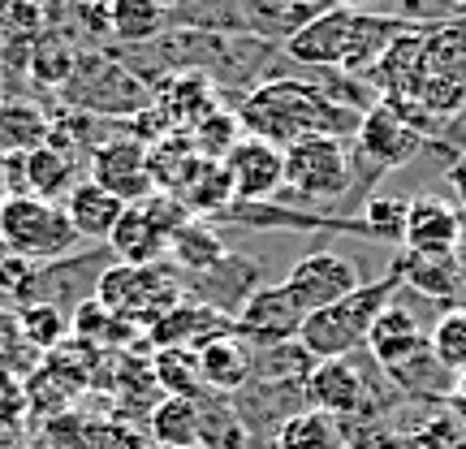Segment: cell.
Listing matches in <instances>:
<instances>
[{"instance_id": "cell-5", "label": "cell", "mask_w": 466, "mask_h": 449, "mask_svg": "<svg viewBox=\"0 0 466 449\" xmlns=\"http://www.w3.org/2000/svg\"><path fill=\"white\" fill-rule=\"evenodd\" d=\"M423 148H428V138H423L406 117H398L393 104L380 100L376 108H367L363 121H359V130H354V148H350V156H354V199H359V208L371 199V186L380 182V178H389L393 168L410 165Z\"/></svg>"}, {"instance_id": "cell-9", "label": "cell", "mask_w": 466, "mask_h": 449, "mask_svg": "<svg viewBox=\"0 0 466 449\" xmlns=\"http://www.w3.org/2000/svg\"><path fill=\"white\" fill-rule=\"evenodd\" d=\"M113 264V250L108 242L100 247H78L61 255V260H48V264H39L35 272V285H31V299L26 302H52V307H61V311H74L78 302L96 299V290H100V277L108 272ZM22 302V307H26Z\"/></svg>"}, {"instance_id": "cell-46", "label": "cell", "mask_w": 466, "mask_h": 449, "mask_svg": "<svg viewBox=\"0 0 466 449\" xmlns=\"http://www.w3.org/2000/svg\"><path fill=\"white\" fill-rule=\"evenodd\" d=\"M156 5H160V9H165V14H173V9H177V5H182V0H156Z\"/></svg>"}, {"instance_id": "cell-15", "label": "cell", "mask_w": 466, "mask_h": 449, "mask_svg": "<svg viewBox=\"0 0 466 449\" xmlns=\"http://www.w3.org/2000/svg\"><path fill=\"white\" fill-rule=\"evenodd\" d=\"M182 285H186V299L190 302H203V307H212V311L233 320L247 307L250 294H255L259 285H268V272L259 260H250L242 250H229L217 268H208L199 277H182Z\"/></svg>"}, {"instance_id": "cell-44", "label": "cell", "mask_w": 466, "mask_h": 449, "mask_svg": "<svg viewBox=\"0 0 466 449\" xmlns=\"http://www.w3.org/2000/svg\"><path fill=\"white\" fill-rule=\"evenodd\" d=\"M329 5H341V9H376L380 0H329Z\"/></svg>"}, {"instance_id": "cell-45", "label": "cell", "mask_w": 466, "mask_h": 449, "mask_svg": "<svg viewBox=\"0 0 466 449\" xmlns=\"http://www.w3.org/2000/svg\"><path fill=\"white\" fill-rule=\"evenodd\" d=\"M9 195H14V190H9V173H5V165H0V203L9 199Z\"/></svg>"}, {"instance_id": "cell-27", "label": "cell", "mask_w": 466, "mask_h": 449, "mask_svg": "<svg viewBox=\"0 0 466 449\" xmlns=\"http://www.w3.org/2000/svg\"><path fill=\"white\" fill-rule=\"evenodd\" d=\"M319 9L324 5H311V0H242V26L247 35H259L285 48V39H294Z\"/></svg>"}, {"instance_id": "cell-7", "label": "cell", "mask_w": 466, "mask_h": 449, "mask_svg": "<svg viewBox=\"0 0 466 449\" xmlns=\"http://www.w3.org/2000/svg\"><path fill=\"white\" fill-rule=\"evenodd\" d=\"M78 242L83 238L74 233L61 203L35 199V195H9L0 203V250L48 264V260L78 250Z\"/></svg>"}, {"instance_id": "cell-34", "label": "cell", "mask_w": 466, "mask_h": 449, "mask_svg": "<svg viewBox=\"0 0 466 449\" xmlns=\"http://www.w3.org/2000/svg\"><path fill=\"white\" fill-rule=\"evenodd\" d=\"M406 208H410V199H398V195H371L354 217L363 220L367 242H384V247L401 250V238H406Z\"/></svg>"}, {"instance_id": "cell-13", "label": "cell", "mask_w": 466, "mask_h": 449, "mask_svg": "<svg viewBox=\"0 0 466 449\" xmlns=\"http://www.w3.org/2000/svg\"><path fill=\"white\" fill-rule=\"evenodd\" d=\"M359 285H363L359 264L346 260V255H337V250H311V255L294 260V268L285 272V290L302 302L307 316L341 302L346 294H354Z\"/></svg>"}, {"instance_id": "cell-42", "label": "cell", "mask_w": 466, "mask_h": 449, "mask_svg": "<svg viewBox=\"0 0 466 449\" xmlns=\"http://www.w3.org/2000/svg\"><path fill=\"white\" fill-rule=\"evenodd\" d=\"M453 264H458V277H462V285H466V233H462V242L453 247Z\"/></svg>"}, {"instance_id": "cell-17", "label": "cell", "mask_w": 466, "mask_h": 449, "mask_svg": "<svg viewBox=\"0 0 466 449\" xmlns=\"http://www.w3.org/2000/svg\"><path fill=\"white\" fill-rule=\"evenodd\" d=\"M462 242V212L445 195H415L406 208V238L401 250L410 255H453Z\"/></svg>"}, {"instance_id": "cell-3", "label": "cell", "mask_w": 466, "mask_h": 449, "mask_svg": "<svg viewBox=\"0 0 466 449\" xmlns=\"http://www.w3.org/2000/svg\"><path fill=\"white\" fill-rule=\"evenodd\" d=\"M398 290H401V268H398V260H393V264L384 268V277L363 281L354 294H346L341 302L324 307V311H311V316L302 320L299 342L311 350L316 359H346V354L367 346L371 324H376V316L393 302Z\"/></svg>"}, {"instance_id": "cell-8", "label": "cell", "mask_w": 466, "mask_h": 449, "mask_svg": "<svg viewBox=\"0 0 466 449\" xmlns=\"http://www.w3.org/2000/svg\"><path fill=\"white\" fill-rule=\"evenodd\" d=\"M190 212L182 208V199L173 195H151L143 203H130L121 220H116L113 238H108V250H113L116 264H160L168 255V238L182 230Z\"/></svg>"}, {"instance_id": "cell-28", "label": "cell", "mask_w": 466, "mask_h": 449, "mask_svg": "<svg viewBox=\"0 0 466 449\" xmlns=\"http://www.w3.org/2000/svg\"><path fill=\"white\" fill-rule=\"evenodd\" d=\"M147 433L160 449H199L203 445V419L199 398H160L147 411Z\"/></svg>"}, {"instance_id": "cell-19", "label": "cell", "mask_w": 466, "mask_h": 449, "mask_svg": "<svg viewBox=\"0 0 466 449\" xmlns=\"http://www.w3.org/2000/svg\"><path fill=\"white\" fill-rule=\"evenodd\" d=\"M233 320L220 316V311H212V307H203V302H190L182 299L173 311H165V316L156 320L147 329V346L160 350V346H182V350H199L208 346L212 337L229 333Z\"/></svg>"}, {"instance_id": "cell-4", "label": "cell", "mask_w": 466, "mask_h": 449, "mask_svg": "<svg viewBox=\"0 0 466 449\" xmlns=\"http://www.w3.org/2000/svg\"><path fill=\"white\" fill-rule=\"evenodd\" d=\"M96 299L113 316H121L126 324L147 333L156 320L186 299V285H182V272L168 264V260H160V264H116L113 260L108 272L100 277Z\"/></svg>"}, {"instance_id": "cell-10", "label": "cell", "mask_w": 466, "mask_h": 449, "mask_svg": "<svg viewBox=\"0 0 466 449\" xmlns=\"http://www.w3.org/2000/svg\"><path fill=\"white\" fill-rule=\"evenodd\" d=\"M86 178L104 190H113L121 203H143L156 195V182L147 173V143H138L126 126H116L104 143L91 148Z\"/></svg>"}, {"instance_id": "cell-31", "label": "cell", "mask_w": 466, "mask_h": 449, "mask_svg": "<svg viewBox=\"0 0 466 449\" xmlns=\"http://www.w3.org/2000/svg\"><path fill=\"white\" fill-rule=\"evenodd\" d=\"M277 449H350L346 423L337 415H324L316 406H307L299 415H289L277 428Z\"/></svg>"}, {"instance_id": "cell-23", "label": "cell", "mask_w": 466, "mask_h": 449, "mask_svg": "<svg viewBox=\"0 0 466 449\" xmlns=\"http://www.w3.org/2000/svg\"><path fill=\"white\" fill-rule=\"evenodd\" d=\"M384 381L393 384L398 393H406V398H423V402H450L453 389H458V376L436 359L428 342L410 350L401 363L384 367Z\"/></svg>"}, {"instance_id": "cell-48", "label": "cell", "mask_w": 466, "mask_h": 449, "mask_svg": "<svg viewBox=\"0 0 466 449\" xmlns=\"http://www.w3.org/2000/svg\"><path fill=\"white\" fill-rule=\"evenodd\" d=\"M199 449H203V445H199Z\"/></svg>"}, {"instance_id": "cell-29", "label": "cell", "mask_w": 466, "mask_h": 449, "mask_svg": "<svg viewBox=\"0 0 466 449\" xmlns=\"http://www.w3.org/2000/svg\"><path fill=\"white\" fill-rule=\"evenodd\" d=\"M22 195H35V199H48L56 203L61 195H69L74 190V173H78V160H69V156H61L56 148H35L26 151L22 160Z\"/></svg>"}, {"instance_id": "cell-35", "label": "cell", "mask_w": 466, "mask_h": 449, "mask_svg": "<svg viewBox=\"0 0 466 449\" xmlns=\"http://www.w3.org/2000/svg\"><path fill=\"white\" fill-rule=\"evenodd\" d=\"M316 363V354L294 337V342H281V346L255 350V376L250 381H307Z\"/></svg>"}, {"instance_id": "cell-36", "label": "cell", "mask_w": 466, "mask_h": 449, "mask_svg": "<svg viewBox=\"0 0 466 449\" xmlns=\"http://www.w3.org/2000/svg\"><path fill=\"white\" fill-rule=\"evenodd\" d=\"M17 324H22L26 346L39 350V354L56 350L69 337V311L52 307V302H26V307H17Z\"/></svg>"}, {"instance_id": "cell-43", "label": "cell", "mask_w": 466, "mask_h": 449, "mask_svg": "<svg viewBox=\"0 0 466 449\" xmlns=\"http://www.w3.org/2000/svg\"><path fill=\"white\" fill-rule=\"evenodd\" d=\"M453 406H458V411H462V419H466V372H462V376H458V389H453Z\"/></svg>"}, {"instance_id": "cell-41", "label": "cell", "mask_w": 466, "mask_h": 449, "mask_svg": "<svg viewBox=\"0 0 466 449\" xmlns=\"http://www.w3.org/2000/svg\"><path fill=\"white\" fill-rule=\"evenodd\" d=\"M74 449H147V436L126 428V423H96L78 436Z\"/></svg>"}, {"instance_id": "cell-14", "label": "cell", "mask_w": 466, "mask_h": 449, "mask_svg": "<svg viewBox=\"0 0 466 449\" xmlns=\"http://www.w3.org/2000/svg\"><path fill=\"white\" fill-rule=\"evenodd\" d=\"M220 165H225V173H229L233 203L281 199V190H285V148L268 143V138H255V134H242Z\"/></svg>"}, {"instance_id": "cell-1", "label": "cell", "mask_w": 466, "mask_h": 449, "mask_svg": "<svg viewBox=\"0 0 466 449\" xmlns=\"http://www.w3.org/2000/svg\"><path fill=\"white\" fill-rule=\"evenodd\" d=\"M238 121L242 134L268 138L277 148H289L307 134H333V138H354L363 113L341 108L319 91L311 78L289 74V78H272V83L255 87L247 100L238 104Z\"/></svg>"}, {"instance_id": "cell-11", "label": "cell", "mask_w": 466, "mask_h": 449, "mask_svg": "<svg viewBox=\"0 0 466 449\" xmlns=\"http://www.w3.org/2000/svg\"><path fill=\"white\" fill-rule=\"evenodd\" d=\"M367 350H354L346 359H319L307 376V406H316L324 415L359 419L371 411V381H367Z\"/></svg>"}, {"instance_id": "cell-22", "label": "cell", "mask_w": 466, "mask_h": 449, "mask_svg": "<svg viewBox=\"0 0 466 449\" xmlns=\"http://www.w3.org/2000/svg\"><path fill=\"white\" fill-rule=\"evenodd\" d=\"M126 208H130V203H121L113 190L96 186L91 178H83V182L66 195V217H69L74 233L83 238L86 247H100V242H108Z\"/></svg>"}, {"instance_id": "cell-39", "label": "cell", "mask_w": 466, "mask_h": 449, "mask_svg": "<svg viewBox=\"0 0 466 449\" xmlns=\"http://www.w3.org/2000/svg\"><path fill=\"white\" fill-rule=\"evenodd\" d=\"M35 272H39V264H35V260H22V255H9V250H0V302H9V307H22V302L31 299Z\"/></svg>"}, {"instance_id": "cell-24", "label": "cell", "mask_w": 466, "mask_h": 449, "mask_svg": "<svg viewBox=\"0 0 466 449\" xmlns=\"http://www.w3.org/2000/svg\"><path fill=\"white\" fill-rule=\"evenodd\" d=\"M428 342V333L419 329V320H415V311L406 307V302L393 294V302L384 307L380 316H376V324H371V333H367V354L380 363V372L384 367H393V363H401L410 350H419Z\"/></svg>"}, {"instance_id": "cell-40", "label": "cell", "mask_w": 466, "mask_h": 449, "mask_svg": "<svg viewBox=\"0 0 466 449\" xmlns=\"http://www.w3.org/2000/svg\"><path fill=\"white\" fill-rule=\"evenodd\" d=\"M22 372L31 367V354H26V337H22V324H17V307L0 302V372Z\"/></svg>"}, {"instance_id": "cell-18", "label": "cell", "mask_w": 466, "mask_h": 449, "mask_svg": "<svg viewBox=\"0 0 466 449\" xmlns=\"http://www.w3.org/2000/svg\"><path fill=\"white\" fill-rule=\"evenodd\" d=\"M48 31L44 0H0V69L26 74L39 35Z\"/></svg>"}, {"instance_id": "cell-25", "label": "cell", "mask_w": 466, "mask_h": 449, "mask_svg": "<svg viewBox=\"0 0 466 449\" xmlns=\"http://www.w3.org/2000/svg\"><path fill=\"white\" fill-rule=\"evenodd\" d=\"M52 113L26 96H0V160H17L48 143Z\"/></svg>"}, {"instance_id": "cell-2", "label": "cell", "mask_w": 466, "mask_h": 449, "mask_svg": "<svg viewBox=\"0 0 466 449\" xmlns=\"http://www.w3.org/2000/svg\"><path fill=\"white\" fill-rule=\"evenodd\" d=\"M56 96H61V108H78V113L100 117V121H130L134 113L156 104V91L116 52L104 48L78 52V66Z\"/></svg>"}, {"instance_id": "cell-12", "label": "cell", "mask_w": 466, "mask_h": 449, "mask_svg": "<svg viewBox=\"0 0 466 449\" xmlns=\"http://www.w3.org/2000/svg\"><path fill=\"white\" fill-rule=\"evenodd\" d=\"M302 302L285 290V281L259 285L255 294L247 299V307L233 316V333L242 337L250 350H268V346H281V342H294L302 333Z\"/></svg>"}, {"instance_id": "cell-26", "label": "cell", "mask_w": 466, "mask_h": 449, "mask_svg": "<svg viewBox=\"0 0 466 449\" xmlns=\"http://www.w3.org/2000/svg\"><path fill=\"white\" fill-rule=\"evenodd\" d=\"M225 255H229V242L208 217H190L182 230L168 238V264L177 268L182 277H199L208 268H217Z\"/></svg>"}, {"instance_id": "cell-6", "label": "cell", "mask_w": 466, "mask_h": 449, "mask_svg": "<svg viewBox=\"0 0 466 449\" xmlns=\"http://www.w3.org/2000/svg\"><path fill=\"white\" fill-rule=\"evenodd\" d=\"M354 195V156L346 138L333 134H307L285 148V199H299L307 208L316 203H341Z\"/></svg>"}, {"instance_id": "cell-37", "label": "cell", "mask_w": 466, "mask_h": 449, "mask_svg": "<svg viewBox=\"0 0 466 449\" xmlns=\"http://www.w3.org/2000/svg\"><path fill=\"white\" fill-rule=\"evenodd\" d=\"M428 346H432V354L450 367L453 376H462L466 372V307H445L436 316L432 333H428Z\"/></svg>"}, {"instance_id": "cell-38", "label": "cell", "mask_w": 466, "mask_h": 449, "mask_svg": "<svg viewBox=\"0 0 466 449\" xmlns=\"http://www.w3.org/2000/svg\"><path fill=\"white\" fill-rule=\"evenodd\" d=\"M238 138H242V121H238V113L225 108V104H220L217 113H208L199 126L190 130V143H195V151H199L203 160H225Z\"/></svg>"}, {"instance_id": "cell-20", "label": "cell", "mask_w": 466, "mask_h": 449, "mask_svg": "<svg viewBox=\"0 0 466 449\" xmlns=\"http://www.w3.org/2000/svg\"><path fill=\"white\" fill-rule=\"evenodd\" d=\"M199 354V372H203V384L220 393V398H233V393H242L255 376V350L242 342V337L233 333H220L212 337L208 346L195 350Z\"/></svg>"}, {"instance_id": "cell-16", "label": "cell", "mask_w": 466, "mask_h": 449, "mask_svg": "<svg viewBox=\"0 0 466 449\" xmlns=\"http://www.w3.org/2000/svg\"><path fill=\"white\" fill-rule=\"evenodd\" d=\"M354 17H359V9L324 5L294 39H285L281 52L299 69H346L350 39H354Z\"/></svg>"}, {"instance_id": "cell-30", "label": "cell", "mask_w": 466, "mask_h": 449, "mask_svg": "<svg viewBox=\"0 0 466 449\" xmlns=\"http://www.w3.org/2000/svg\"><path fill=\"white\" fill-rule=\"evenodd\" d=\"M168 31V14L156 0H108V35L121 48H143Z\"/></svg>"}, {"instance_id": "cell-47", "label": "cell", "mask_w": 466, "mask_h": 449, "mask_svg": "<svg viewBox=\"0 0 466 449\" xmlns=\"http://www.w3.org/2000/svg\"><path fill=\"white\" fill-rule=\"evenodd\" d=\"M311 5H329V0H311Z\"/></svg>"}, {"instance_id": "cell-33", "label": "cell", "mask_w": 466, "mask_h": 449, "mask_svg": "<svg viewBox=\"0 0 466 449\" xmlns=\"http://www.w3.org/2000/svg\"><path fill=\"white\" fill-rule=\"evenodd\" d=\"M151 376L160 384V393H168V398H203L208 393L195 350H182V346L151 350Z\"/></svg>"}, {"instance_id": "cell-32", "label": "cell", "mask_w": 466, "mask_h": 449, "mask_svg": "<svg viewBox=\"0 0 466 449\" xmlns=\"http://www.w3.org/2000/svg\"><path fill=\"white\" fill-rule=\"evenodd\" d=\"M78 66V48H74V39L66 31H48L39 35V44L31 52V66H26V78H31L39 91H61L69 83V74Z\"/></svg>"}, {"instance_id": "cell-21", "label": "cell", "mask_w": 466, "mask_h": 449, "mask_svg": "<svg viewBox=\"0 0 466 449\" xmlns=\"http://www.w3.org/2000/svg\"><path fill=\"white\" fill-rule=\"evenodd\" d=\"M398 268H401V290L441 302V311L445 307H466V285L458 277L453 255H410V250H401Z\"/></svg>"}]
</instances>
